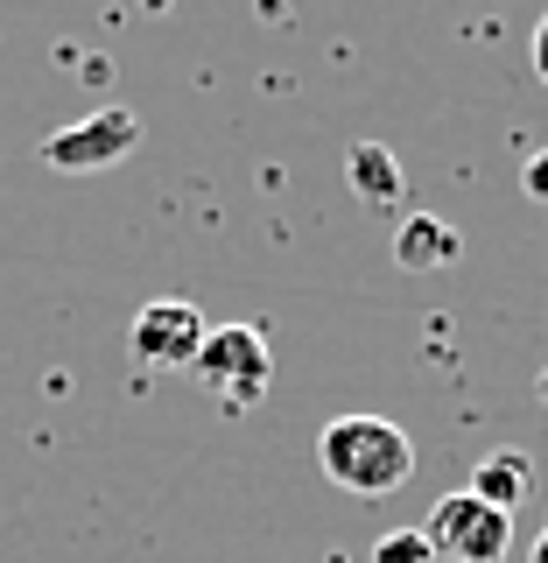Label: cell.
I'll list each match as a JSON object with an SVG mask.
<instances>
[{
    "label": "cell",
    "instance_id": "cell-2",
    "mask_svg": "<svg viewBox=\"0 0 548 563\" xmlns=\"http://www.w3.org/2000/svg\"><path fill=\"white\" fill-rule=\"evenodd\" d=\"M190 374L204 380V395H219L225 416H246L268 401L275 387V352H268V331L260 324H211L204 331V352Z\"/></svg>",
    "mask_w": 548,
    "mask_h": 563
},
{
    "label": "cell",
    "instance_id": "cell-1",
    "mask_svg": "<svg viewBox=\"0 0 548 563\" xmlns=\"http://www.w3.org/2000/svg\"><path fill=\"white\" fill-rule=\"evenodd\" d=\"M316 465H324L331 486L359 493V500H387L415 479V444L387 416H338L316 437Z\"/></svg>",
    "mask_w": 548,
    "mask_h": 563
},
{
    "label": "cell",
    "instance_id": "cell-3",
    "mask_svg": "<svg viewBox=\"0 0 548 563\" xmlns=\"http://www.w3.org/2000/svg\"><path fill=\"white\" fill-rule=\"evenodd\" d=\"M134 148H141V113L134 106H92V113L70 120V128H49L43 163L64 169V176H99V169L127 163Z\"/></svg>",
    "mask_w": 548,
    "mask_h": 563
},
{
    "label": "cell",
    "instance_id": "cell-13",
    "mask_svg": "<svg viewBox=\"0 0 548 563\" xmlns=\"http://www.w3.org/2000/svg\"><path fill=\"white\" fill-rule=\"evenodd\" d=\"M541 401H548V374H541Z\"/></svg>",
    "mask_w": 548,
    "mask_h": 563
},
{
    "label": "cell",
    "instance_id": "cell-8",
    "mask_svg": "<svg viewBox=\"0 0 548 563\" xmlns=\"http://www.w3.org/2000/svg\"><path fill=\"white\" fill-rule=\"evenodd\" d=\"M527 486H535V457L514 451V444H500V451H485L479 465H471V500H485V507H500V515H514V507L527 500Z\"/></svg>",
    "mask_w": 548,
    "mask_h": 563
},
{
    "label": "cell",
    "instance_id": "cell-7",
    "mask_svg": "<svg viewBox=\"0 0 548 563\" xmlns=\"http://www.w3.org/2000/svg\"><path fill=\"white\" fill-rule=\"evenodd\" d=\"M457 254H465V240H457V225L436 219V211H409V219L394 225V261L409 275H436V268H450Z\"/></svg>",
    "mask_w": 548,
    "mask_h": 563
},
{
    "label": "cell",
    "instance_id": "cell-12",
    "mask_svg": "<svg viewBox=\"0 0 548 563\" xmlns=\"http://www.w3.org/2000/svg\"><path fill=\"white\" fill-rule=\"evenodd\" d=\"M535 563H548V536H541V542H535Z\"/></svg>",
    "mask_w": 548,
    "mask_h": 563
},
{
    "label": "cell",
    "instance_id": "cell-9",
    "mask_svg": "<svg viewBox=\"0 0 548 563\" xmlns=\"http://www.w3.org/2000/svg\"><path fill=\"white\" fill-rule=\"evenodd\" d=\"M373 563H436V550H429L422 528H387V536L373 542Z\"/></svg>",
    "mask_w": 548,
    "mask_h": 563
},
{
    "label": "cell",
    "instance_id": "cell-6",
    "mask_svg": "<svg viewBox=\"0 0 548 563\" xmlns=\"http://www.w3.org/2000/svg\"><path fill=\"white\" fill-rule=\"evenodd\" d=\"M345 184H351L359 205L394 211L401 190H409V169H401V155L387 148V141H351V148H345Z\"/></svg>",
    "mask_w": 548,
    "mask_h": 563
},
{
    "label": "cell",
    "instance_id": "cell-5",
    "mask_svg": "<svg viewBox=\"0 0 548 563\" xmlns=\"http://www.w3.org/2000/svg\"><path fill=\"white\" fill-rule=\"evenodd\" d=\"M204 331H211V317L190 303V296H155V303L134 310L127 345H134L141 366H198Z\"/></svg>",
    "mask_w": 548,
    "mask_h": 563
},
{
    "label": "cell",
    "instance_id": "cell-11",
    "mask_svg": "<svg viewBox=\"0 0 548 563\" xmlns=\"http://www.w3.org/2000/svg\"><path fill=\"white\" fill-rule=\"evenodd\" d=\"M535 70H541V85H548V14L535 22Z\"/></svg>",
    "mask_w": 548,
    "mask_h": 563
},
{
    "label": "cell",
    "instance_id": "cell-10",
    "mask_svg": "<svg viewBox=\"0 0 548 563\" xmlns=\"http://www.w3.org/2000/svg\"><path fill=\"white\" fill-rule=\"evenodd\" d=\"M521 190H527L535 205H548V148H535V155H527V169H521Z\"/></svg>",
    "mask_w": 548,
    "mask_h": 563
},
{
    "label": "cell",
    "instance_id": "cell-4",
    "mask_svg": "<svg viewBox=\"0 0 548 563\" xmlns=\"http://www.w3.org/2000/svg\"><path fill=\"white\" fill-rule=\"evenodd\" d=\"M422 536H429L436 563H506V550H514V515L471 500V493H444L429 507V521H422Z\"/></svg>",
    "mask_w": 548,
    "mask_h": 563
}]
</instances>
